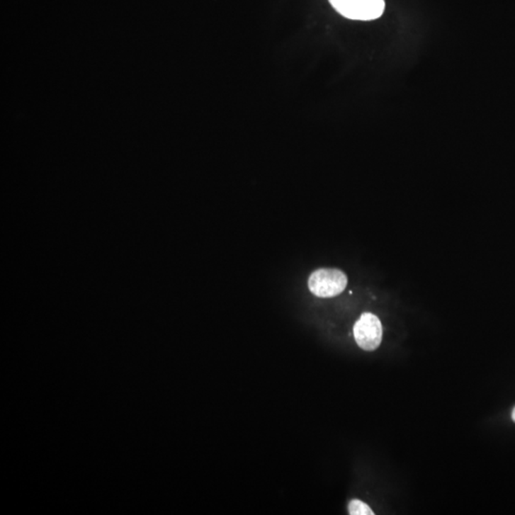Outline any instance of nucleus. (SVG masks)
Segmentation results:
<instances>
[{
	"label": "nucleus",
	"mask_w": 515,
	"mask_h": 515,
	"mask_svg": "<svg viewBox=\"0 0 515 515\" xmlns=\"http://www.w3.org/2000/svg\"><path fill=\"white\" fill-rule=\"evenodd\" d=\"M348 277L336 268H322L314 271L308 280L311 293L320 298H332L345 290Z\"/></svg>",
	"instance_id": "f257e3e1"
},
{
	"label": "nucleus",
	"mask_w": 515,
	"mask_h": 515,
	"mask_svg": "<svg viewBox=\"0 0 515 515\" xmlns=\"http://www.w3.org/2000/svg\"><path fill=\"white\" fill-rule=\"evenodd\" d=\"M341 16L351 21H370L381 18L385 12V0H329Z\"/></svg>",
	"instance_id": "f03ea898"
},
{
	"label": "nucleus",
	"mask_w": 515,
	"mask_h": 515,
	"mask_svg": "<svg viewBox=\"0 0 515 515\" xmlns=\"http://www.w3.org/2000/svg\"><path fill=\"white\" fill-rule=\"evenodd\" d=\"M354 338L357 345L366 351H373L381 345L383 327L378 317L366 312L361 315L355 324Z\"/></svg>",
	"instance_id": "7ed1b4c3"
},
{
	"label": "nucleus",
	"mask_w": 515,
	"mask_h": 515,
	"mask_svg": "<svg viewBox=\"0 0 515 515\" xmlns=\"http://www.w3.org/2000/svg\"><path fill=\"white\" fill-rule=\"evenodd\" d=\"M349 512L351 515H373V509L368 506V504L362 502V501L354 499L351 500L349 504Z\"/></svg>",
	"instance_id": "20e7f679"
},
{
	"label": "nucleus",
	"mask_w": 515,
	"mask_h": 515,
	"mask_svg": "<svg viewBox=\"0 0 515 515\" xmlns=\"http://www.w3.org/2000/svg\"><path fill=\"white\" fill-rule=\"evenodd\" d=\"M511 417H512V420H514V422H515V407H514V410H512Z\"/></svg>",
	"instance_id": "39448f33"
}]
</instances>
